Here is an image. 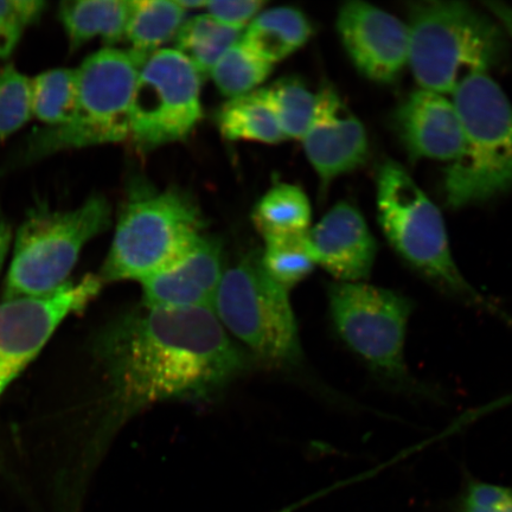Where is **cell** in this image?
Wrapping results in <instances>:
<instances>
[{"instance_id":"30bf717a","label":"cell","mask_w":512,"mask_h":512,"mask_svg":"<svg viewBox=\"0 0 512 512\" xmlns=\"http://www.w3.org/2000/svg\"><path fill=\"white\" fill-rule=\"evenodd\" d=\"M202 76L176 49L151 54L138 75L130 142L140 153L181 142L202 119Z\"/></svg>"},{"instance_id":"44dd1931","label":"cell","mask_w":512,"mask_h":512,"mask_svg":"<svg viewBox=\"0 0 512 512\" xmlns=\"http://www.w3.org/2000/svg\"><path fill=\"white\" fill-rule=\"evenodd\" d=\"M309 197L293 184L280 183L256 204L253 221L262 236L305 233L311 228Z\"/></svg>"},{"instance_id":"2e32d148","label":"cell","mask_w":512,"mask_h":512,"mask_svg":"<svg viewBox=\"0 0 512 512\" xmlns=\"http://www.w3.org/2000/svg\"><path fill=\"white\" fill-rule=\"evenodd\" d=\"M224 273L221 242L203 236L183 259L140 281L143 305L158 309H213Z\"/></svg>"},{"instance_id":"d6a6232c","label":"cell","mask_w":512,"mask_h":512,"mask_svg":"<svg viewBox=\"0 0 512 512\" xmlns=\"http://www.w3.org/2000/svg\"><path fill=\"white\" fill-rule=\"evenodd\" d=\"M177 4L185 11L206 10L208 0H176Z\"/></svg>"},{"instance_id":"3957f363","label":"cell","mask_w":512,"mask_h":512,"mask_svg":"<svg viewBox=\"0 0 512 512\" xmlns=\"http://www.w3.org/2000/svg\"><path fill=\"white\" fill-rule=\"evenodd\" d=\"M408 67L419 88L452 96L472 76L490 74L507 53V34L489 12L464 2L409 4Z\"/></svg>"},{"instance_id":"7c38bea8","label":"cell","mask_w":512,"mask_h":512,"mask_svg":"<svg viewBox=\"0 0 512 512\" xmlns=\"http://www.w3.org/2000/svg\"><path fill=\"white\" fill-rule=\"evenodd\" d=\"M337 31L351 62L364 78L390 85L408 67L407 23L389 12L351 0L338 11Z\"/></svg>"},{"instance_id":"f1b7e54d","label":"cell","mask_w":512,"mask_h":512,"mask_svg":"<svg viewBox=\"0 0 512 512\" xmlns=\"http://www.w3.org/2000/svg\"><path fill=\"white\" fill-rule=\"evenodd\" d=\"M452 512H512V488L469 478L454 499Z\"/></svg>"},{"instance_id":"f546056e","label":"cell","mask_w":512,"mask_h":512,"mask_svg":"<svg viewBox=\"0 0 512 512\" xmlns=\"http://www.w3.org/2000/svg\"><path fill=\"white\" fill-rule=\"evenodd\" d=\"M264 0H208L207 14L224 27L243 31L265 8Z\"/></svg>"},{"instance_id":"83f0119b","label":"cell","mask_w":512,"mask_h":512,"mask_svg":"<svg viewBox=\"0 0 512 512\" xmlns=\"http://www.w3.org/2000/svg\"><path fill=\"white\" fill-rule=\"evenodd\" d=\"M43 0H0V60H8L32 25L41 21Z\"/></svg>"},{"instance_id":"52a82bcc","label":"cell","mask_w":512,"mask_h":512,"mask_svg":"<svg viewBox=\"0 0 512 512\" xmlns=\"http://www.w3.org/2000/svg\"><path fill=\"white\" fill-rule=\"evenodd\" d=\"M112 224V207L101 195L78 208H32L12 242L2 302L50 296L69 281L82 249Z\"/></svg>"},{"instance_id":"ba28073f","label":"cell","mask_w":512,"mask_h":512,"mask_svg":"<svg viewBox=\"0 0 512 512\" xmlns=\"http://www.w3.org/2000/svg\"><path fill=\"white\" fill-rule=\"evenodd\" d=\"M329 313L337 336L377 380L408 395L431 389L409 371L406 338L413 304L406 296L367 283L328 286Z\"/></svg>"},{"instance_id":"9c48e42d","label":"cell","mask_w":512,"mask_h":512,"mask_svg":"<svg viewBox=\"0 0 512 512\" xmlns=\"http://www.w3.org/2000/svg\"><path fill=\"white\" fill-rule=\"evenodd\" d=\"M288 292L268 275L261 253H249L224 270L213 311L223 328L260 360L296 366L303 352Z\"/></svg>"},{"instance_id":"9a60e30c","label":"cell","mask_w":512,"mask_h":512,"mask_svg":"<svg viewBox=\"0 0 512 512\" xmlns=\"http://www.w3.org/2000/svg\"><path fill=\"white\" fill-rule=\"evenodd\" d=\"M393 125L412 160L450 164L462 151V124L450 96L416 89L396 108Z\"/></svg>"},{"instance_id":"4fadbf2b","label":"cell","mask_w":512,"mask_h":512,"mask_svg":"<svg viewBox=\"0 0 512 512\" xmlns=\"http://www.w3.org/2000/svg\"><path fill=\"white\" fill-rule=\"evenodd\" d=\"M302 142L322 191L336 178L360 169L369 157L366 128L331 85L320 87L315 115Z\"/></svg>"},{"instance_id":"cb8c5ba5","label":"cell","mask_w":512,"mask_h":512,"mask_svg":"<svg viewBox=\"0 0 512 512\" xmlns=\"http://www.w3.org/2000/svg\"><path fill=\"white\" fill-rule=\"evenodd\" d=\"M307 232L264 238L265 249L261 253L262 266L275 283L283 286L287 291L302 283L317 266Z\"/></svg>"},{"instance_id":"7a4b0ae2","label":"cell","mask_w":512,"mask_h":512,"mask_svg":"<svg viewBox=\"0 0 512 512\" xmlns=\"http://www.w3.org/2000/svg\"><path fill=\"white\" fill-rule=\"evenodd\" d=\"M377 219L390 247L416 273L457 302L510 323L454 261L444 217L402 165L386 160L376 178Z\"/></svg>"},{"instance_id":"6da1fadb","label":"cell","mask_w":512,"mask_h":512,"mask_svg":"<svg viewBox=\"0 0 512 512\" xmlns=\"http://www.w3.org/2000/svg\"><path fill=\"white\" fill-rule=\"evenodd\" d=\"M91 351L110 384L114 420L158 402L206 399L248 363L207 307L139 305L102 326Z\"/></svg>"},{"instance_id":"1f68e13d","label":"cell","mask_w":512,"mask_h":512,"mask_svg":"<svg viewBox=\"0 0 512 512\" xmlns=\"http://www.w3.org/2000/svg\"><path fill=\"white\" fill-rule=\"evenodd\" d=\"M14 242L11 224L0 209V273H2L6 259Z\"/></svg>"},{"instance_id":"5bb4252c","label":"cell","mask_w":512,"mask_h":512,"mask_svg":"<svg viewBox=\"0 0 512 512\" xmlns=\"http://www.w3.org/2000/svg\"><path fill=\"white\" fill-rule=\"evenodd\" d=\"M307 235L317 266L338 283H363L369 278L377 243L363 215L352 204L337 203Z\"/></svg>"},{"instance_id":"7402d4cb","label":"cell","mask_w":512,"mask_h":512,"mask_svg":"<svg viewBox=\"0 0 512 512\" xmlns=\"http://www.w3.org/2000/svg\"><path fill=\"white\" fill-rule=\"evenodd\" d=\"M243 31L230 29L208 14L185 19L175 38L176 50L202 76L210 75L226 51L241 41Z\"/></svg>"},{"instance_id":"277c9868","label":"cell","mask_w":512,"mask_h":512,"mask_svg":"<svg viewBox=\"0 0 512 512\" xmlns=\"http://www.w3.org/2000/svg\"><path fill=\"white\" fill-rule=\"evenodd\" d=\"M149 56L132 49L105 48L76 68L78 94L67 124L32 132L9 162L29 165L69 150L128 142L131 106L140 68Z\"/></svg>"},{"instance_id":"8fae6325","label":"cell","mask_w":512,"mask_h":512,"mask_svg":"<svg viewBox=\"0 0 512 512\" xmlns=\"http://www.w3.org/2000/svg\"><path fill=\"white\" fill-rule=\"evenodd\" d=\"M98 275L88 274L44 298L0 302V398L25 368L40 355L69 316L99 296Z\"/></svg>"},{"instance_id":"603a6c76","label":"cell","mask_w":512,"mask_h":512,"mask_svg":"<svg viewBox=\"0 0 512 512\" xmlns=\"http://www.w3.org/2000/svg\"><path fill=\"white\" fill-rule=\"evenodd\" d=\"M78 94L76 69L46 70L30 79L32 115L46 127L67 124Z\"/></svg>"},{"instance_id":"4316f807","label":"cell","mask_w":512,"mask_h":512,"mask_svg":"<svg viewBox=\"0 0 512 512\" xmlns=\"http://www.w3.org/2000/svg\"><path fill=\"white\" fill-rule=\"evenodd\" d=\"M32 118L30 78L8 64L0 69V145Z\"/></svg>"},{"instance_id":"d6986e66","label":"cell","mask_w":512,"mask_h":512,"mask_svg":"<svg viewBox=\"0 0 512 512\" xmlns=\"http://www.w3.org/2000/svg\"><path fill=\"white\" fill-rule=\"evenodd\" d=\"M217 126L229 142L247 140L279 144L287 140L260 88L251 94L229 99L217 113Z\"/></svg>"},{"instance_id":"8992f818","label":"cell","mask_w":512,"mask_h":512,"mask_svg":"<svg viewBox=\"0 0 512 512\" xmlns=\"http://www.w3.org/2000/svg\"><path fill=\"white\" fill-rule=\"evenodd\" d=\"M462 124L463 147L448 164L444 194L457 210L512 190V105L490 74L467 79L451 96Z\"/></svg>"},{"instance_id":"ffe728a7","label":"cell","mask_w":512,"mask_h":512,"mask_svg":"<svg viewBox=\"0 0 512 512\" xmlns=\"http://www.w3.org/2000/svg\"><path fill=\"white\" fill-rule=\"evenodd\" d=\"M185 16L176 0H130L125 38L132 50L150 56L176 38Z\"/></svg>"},{"instance_id":"d4e9b609","label":"cell","mask_w":512,"mask_h":512,"mask_svg":"<svg viewBox=\"0 0 512 512\" xmlns=\"http://www.w3.org/2000/svg\"><path fill=\"white\" fill-rule=\"evenodd\" d=\"M260 92L271 106L286 139L303 140L315 115L317 93H312L297 78L280 79L260 88Z\"/></svg>"},{"instance_id":"484cf974","label":"cell","mask_w":512,"mask_h":512,"mask_svg":"<svg viewBox=\"0 0 512 512\" xmlns=\"http://www.w3.org/2000/svg\"><path fill=\"white\" fill-rule=\"evenodd\" d=\"M273 66L241 41L226 51L210 72L215 86L228 99L251 94L271 75Z\"/></svg>"},{"instance_id":"836d02e7","label":"cell","mask_w":512,"mask_h":512,"mask_svg":"<svg viewBox=\"0 0 512 512\" xmlns=\"http://www.w3.org/2000/svg\"><path fill=\"white\" fill-rule=\"evenodd\" d=\"M510 405H512V394L505 395L503 398L494 402H489L486 407H488V411L491 413L497 411V409L508 407Z\"/></svg>"},{"instance_id":"5b68a950","label":"cell","mask_w":512,"mask_h":512,"mask_svg":"<svg viewBox=\"0 0 512 512\" xmlns=\"http://www.w3.org/2000/svg\"><path fill=\"white\" fill-rule=\"evenodd\" d=\"M204 220L187 192L133 185L98 277L142 281L183 259L203 238Z\"/></svg>"},{"instance_id":"ac0fdd59","label":"cell","mask_w":512,"mask_h":512,"mask_svg":"<svg viewBox=\"0 0 512 512\" xmlns=\"http://www.w3.org/2000/svg\"><path fill=\"white\" fill-rule=\"evenodd\" d=\"M312 24L304 14L291 6L262 10L243 32L241 42L271 66L284 61L312 36Z\"/></svg>"},{"instance_id":"e0dca14e","label":"cell","mask_w":512,"mask_h":512,"mask_svg":"<svg viewBox=\"0 0 512 512\" xmlns=\"http://www.w3.org/2000/svg\"><path fill=\"white\" fill-rule=\"evenodd\" d=\"M128 14L130 0H67L57 10L72 51L98 37L113 48L125 38Z\"/></svg>"},{"instance_id":"4dcf8cb0","label":"cell","mask_w":512,"mask_h":512,"mask_svg":"<svg viewBox=\"0 0 512 512\" xmlns=\"http://www.w3.org/2000/svg\"><path fill=\"white\" fill-rule=\"evenodd\" d=\"M489 14L502 25V28L510 38H512V8L508 4L501 2H485Z\"/></svg>"}]
</instances>
